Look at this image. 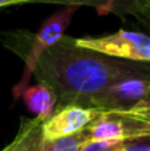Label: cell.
I'll return each mask as SVG.
<instances>
[{
	"label": "cell",
	"instance_id": "1",
	"mask_svg": "<svg viewBox=\"0 0 150 151\" xmlns=\"http://www.w3.org/2000/svg\"><path fill=\"white\" fill-rule=\"evenodd\" d=\"M133 75H150V63L110 57L81 47L75 38L66 35L43 53L34 69L38 84L47 85L54 93L57 107L93 109L104 90L118 79Z\"/></svg>",
	"mask_w": 150,
	"mask_h": 151
},
{
	"label": "cell",
	"instance_id": "2",
	"mask_svg": "<svg viewBox=\"0 0 150 151\" xmlns=\"http://www.w3.org/2000/svg\"><path fill=\"white\" fill-rule=\"evenodd\" d=\"M77 9L78 7L75 6H65L60 10H56L43 22L41 28L36 34L28 31H18L9 32V37L1 35V40L9 47V50L15 51L24 59V70L21 79L12 88V96L15 100H18L22 96L24 90L30 85L37 62L43 56V53L65 35V31L69 27Z\"/></svg>",
	"mask_w": 150,
	"mask_h": 151
},
{
	"label": "cell",
	"instance_id": "3",
	"mask_svg": "<svg viewBox=\"0 0 150 151\" xmlns=\"http://www.w3.org/2000/svg\"><path fill=\"white\" fill-rule=\"evenodd\" d=\"M75 43L110 57L150 63V35L140 31L118 29L116 32L99 37H80Z\"/></svg>",
	"mask_w": 150,
	"mask_h": 151
},
{
	"label": "cell",
	"instance_id": "4",
	"mask_svg": "<svg viewBox=\"0 0 150 151\" xmlns=\"http://www.w3.org/2000/svg\"><path fill=\"white\" fill-rule=\"evenodd\" d=\"M144 104H150V75H133L118 79L104 90L96 99L93 109L97 111H128Z\"/></svg>",
	"mask_w": 150,
	"mask_h": 151
},
{
	"label": "cell",
	"instance_id": "5",
	"mask_svg": "<svg viewBox=\"0 0 150 151\" xmlns=\"http://www.w3.org/2000/svg\"><path fill=\"white\" fill-rule=\"evenodd\" d=\"M84 132L88 139L127 141L150 134V125L128 111H97Z\"/></svg>",
	"mask_w": 150,
	"mask_h": 151
},
{
	"label": "cell",
	"instance_id": "6",
	"mask_svg": "<svg viewBox=\"0 0 150 151\" xmlns=\"http://www.w3.org/2000/svg\"><path fill=\"white\" fill-rule=\"evenodd\" d=\"M97 110L81 106L57 107L54 113L43 122L44 139H57L81 132L96 117Z\"/></svg>",
	"mask_w": 150,
	"mask_h": 151
},
{
	"label": "cell",
	"instance_id": "7",
	"mask_svg": "<svg viewBox=\"0 0 150 151\" xmlns=\"http://www.w3.org/2000/svg\"><path fill=\"white\" fill-rule=\"evenodd\" d=\"M43 119H22L15 139L1 151H43Z\"/></svg>",
	"mask_w": 150,
	"mask_h": 151
},
{
	"label": "cell",
	"instance_id": "8",
	"mask_svg": "<svg viewBox=\"0 0 150 151\" xmlns=\"http://www.w3.org/2000/svg\"><path fill=\"white\" fill-rule=\"evenodd\" d=\"M21 97L27 109L31 113H34L36 117H40L43 120L49 119L57 107V100L54 93L44 84L28 85L24 90Z\"/></svg>",
	"mask_w": 150,
	"mask_h": 151
},
{
	"label": "cell",
	"instance_id": "9",
	"mask_svg": "<svg viewBox=\"0 0 150 151\" xmlns=\"http://www.w3.org/2000/svg\"><path fill=\"white\" fill-rule=\"evenodd\" d=\"M110 13L133 19L150 35V0H118Z\"/></svg>",
	"mask_w": 150,
	"mask_h": 151
},
{
	"label": "cell",
	"instance_id": "10",
	"mask_svg": "<svg viewBox=\"0 0 150 151\" xmlns=\"http://www.w3.org/2000/svg\"><path fill=\"white\" fill-rule=\"evenodd\" d=\"M86 141H88V137L83 129L81 132H77L74 135H68L63 138L44 139L43 151H78Z\"/></svg>",
	"mask_w": 150,
	"mask_h": 151
},
{
	"label": "cell",
	"instance_id": "11",
	"mask_svg": "<svg viewBox=\"0 0 150 151\" xmlns=\"http://www.w3.org/2000/svg\"><path fill=\"white\" fill-rule=\"evenodd\" d=\"M30 3H50V4H62V6H90L96 7L99 15H106L109 0H30Z\"/></svg>",
	"mask_w": 150,
	"mask_h": 151
},
{
	"label": "cell",
	"instance_id": "12",
	"mask_svg": "<svg viewBox=\"0 0 150 151\" xmlns=\"http://www.w3.org/2000/svg\"><path fill=\"white\" fill-rule=\"evenodd\" d=\"M115 151H150V134L122 141Z\"/></svg>",
	"mask_w": 150,
	"mask_h": 151
},
{
	"label": "cell",
	"instance_id": "13",
	"mask_svg": "<svg viewBox=\"0 0 150 151\" xmlns=\"http://www.w3.org/2000/svg\"><path fill=\"white\" fill-rule=\"evenodd\" d=\"M122 141H103V139H88L78 151H115Z\"/></svg>",
	"mask_w": 150,
	"mask_h": 151
},
{
	"label": "cell",
	"instance_id": "14",
	"mask_svg": "<svg viewBox=\"0 0 150 151\" xmlns=\"http://www.w3.org/2000/svg\"><path fill=\"white\" fill-rule=\"evenodd\" d=\"M128 113L134 114L136 117L141 119L143 122H146V123H149L150 125V104H144V106L134 107V109L128 110Z\"/></svg>",
	"mask_w": 150,
	"mask_h": 151
},
{
	"label": "cell",
	"instance_id": "15",
	"mask_svg": "<svg viewBox=\"0 0 150 151\" xmlns=\"http://www.w3.org/2000/svg\"><path fill=\"white\" fill-rule=\"evenodd\" d=\"M24 3H30V0H0V7L13 6V4H24Z\"/></svg>",
	"mask_w": 150,
	"mask_h": 151
},
{
	"label": "cell",
	"instance_id": "16",
	"mask_svg": "<svg viewBox=\"0 0 150 151\" xmlns=\"http://www.w3.org/2000/svg\"><path fill=\"white\" fill-rule=\"evenodd\" d=\"M116 1H118V0H109V3H107V9H106V15L112 12V9H113V6H115Z\"/></svg>",
	"mask_w": 150,
	"mask_h": 151
}]
</instances>
